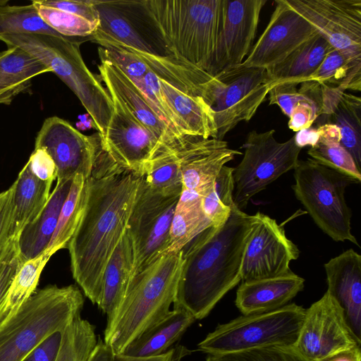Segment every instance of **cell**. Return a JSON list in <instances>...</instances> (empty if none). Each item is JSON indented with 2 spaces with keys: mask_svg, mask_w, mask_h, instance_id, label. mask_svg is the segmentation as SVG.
I'll return each instance as SVG.
<instances>
[{
  "mask_svg": "<svg viewBox=\"0 0 361 361\" xmlns=\"http://www.w3.org/2000/svg\"><path fill=\"white\" fill-rule=\"evenodd\" d=\"M267 0H222L220 30L210 75L242 64L255 39Z\"/></svg>",
  "mask_w": 361,
  "mask_h": 361,
  "instance_id": "ac0fdd59",
  "label": "cell"
},
{
  "mask_svg": "<svg viewBox=\"0 0 361 361\" xmlns=\"http://www.w3.org/2000/svg\"><path fill=\"white\" fill-rule=\"evenodd\" d=\"M269 104H276L288 118L294 105L300 101H309L322 105V93L314 81L281 82L274 85L269 92Z\"/></svg>",
  "mask_w": 361,
  "mask_h": 361,
  "instance_id": "b9f144b4",
  "label": "cell"
},
{
  "mask_svg": "<svg viewBox=\"0 0 361 361\" xmlns=\"http://www.w3.org/2000/svg\"><path fill=\"white\" fill-rule=\"evenodd\" d=\"M322 135L320 128L312 127L296 132L294 137L295 145L302 148L306 146L314 147L319 140Z\"/></svg>",
  "mask_w": 361,
  "mask_h": 361,
  "instance_id": "816d5d0a",
  "label": "cell"
},
{
  "mask_svg": "<svg viewBox=\"0 0 361 361\" xmlns=\"http://www.w3.org/2000/svg\"><path fill=\"white\" fill-rule=\"evenodd\" d=\"M25 262L18 246V238L12 237L0 257V305L19 269Z\"/></svg>",
  "mask_w": 361,
  "mask_h": 361,
  "instance_id": "ee69618b",
  "label": "cell"
},
{
  "mask_svg": "<svg viewBox=\"0 0 361 361\" xmlns=\"http://www.w3.org/2000/svg\"><path fill=\"white\" fill-rule=\"evenodd\" d=\"M322 105L309 101H300L293 107L288 117V128L298 132L312 126L321 114Z\"/></svg>",
  "mask_w": 361,
  "mask_h": 361,
  "instance_id": "7dc6e473",
  "label": "cell"
},
{
  "mask_svg": "<svg viewBox=\"0 0 361 361\" xmlns=\"http://www.w3.org/2000/svg\"><path fill=\"white\" fill-rule=\"evenodd\" d=\"M14 192V183L0 192V257L13 237Z\"/></svg>",
  "mask_w": 361,
  "mask_h": 361,
  "instance_id": "f6af8a7d",
  "label": "cell"
},
{
  "mask_svg": "<svg viewBox=\"0 0 361 361\" xmlns=\"http://www.w3.org/2000/svg\"><path fill=\"white\" fill-rule=\"evenodd\" d=\"M39 4L58 8L90 21L99 23V14L93 0H36Z\"/></svg>",
  "mask_w": 361,
  "mask_h": 361,
  "instance_id": "c3c4849f",
  "label": "cell"
},
{
  "mask_svg": "<svg viewBox=\"0 0 361 361\" xmlns=\"http://www.w3.org/2000/svg\"><path fill=\"white\" fill-rule=\"evenodd\" d=\"M270 20L252 47L242 65L267 68L273 66L318 33L302 16L290 8L284 0L275 1Z\"/></svg>",
  "mask_w": 361,
  "mask_h": 361,
  "instance_id": "d6986e66",
  "label": "cell"
},
{
  "mask_svg": "<svg viewBox=\"0 0 361 361\" xmlns=\"http://www.w3.org/2000/svg\"><path fill=\"white\" fill-rule=\"evenodd\" d=\"M51 256L45 250L25 261L15 275L0 305V326L34 293L42 270Z\"/></svg>",
  "mask_w": 361,
  "mask_h": 361,
  "instance_id": "e575fe53",
  "label": "cell"
},
{
  "mask_svg": "<svg viewBox=\"0 0 361 361\" xmlns=\"http://www.w3.org/2000/svg\"><path fill=\"white\" fill-rule=\"evenodd\" d=\"M327 290L341 307L346 323L361 341V256L350 248L324 264Z\"/></svg>",
  "mask_w": 361,
  "mask_h": 361,
  "instance_id": "44dd1931",
  "label": "cell"
},
{
  "mask_svg": "<svg viewBox=\"0 0 361 361\" xmlns=\"http://www.w3.org/2000/svg\"><path fill=\"white\" fill-rule=\"evenodd\" d=\"M242 154L230 149L226 141L190 136L183 146L180 159L182 190L205 197L212 190L222 167Z\"/></svg>",
  "mask_w": 361,
  "mask_h": 361,
  "instance_id": "ffe728a7",
  "label": "cell"
},
{
  "mask_svg": "<svg viewBox=\"0 0 361 361\" xmlns=\"http://www.w3.org/2000/svg\"><path fill=\"white\" fill-rule=\"evenodd\" d=\"M345 319L343 311L326 291L305 310V315L294 348L304 357L319 361L336 353L360 345Z\"/></svg>",
  "mask_w": 361,
  "mask_h": 361,
  "instance_id": "5bb4252c",
  "label": "cell"
},
{
  "mask_svg": "<svg viewBox=\"0 0 361 361\" xmlns=\"http://www.w3.org/2000/svg\"><path fill=\"white\" fill-rule=\"evenodd\" d=\"M183 309H173L161 321L134 340L122 354L149 357L160 355L176 343L195 321Z\"/></svg>",
  "mask_w": 361,
  "mask_h": 361,
  "instance_id": "f546056e",
  "label": "cell"
},
{
  "mask_svg": "<svg viewBox=\"0 0 361 361\" xmlns=\"http://www.w3.org/2000/svg\"><path fill=\"white\" fill-rule=\"evenodd\" d=\"M308 80L344 92L360 91L361 54L331 49Z\"/></svg>",
  "mask_w": 361,
  "mask_h": 361,
  "instance_id": "d6a6232c",
  "label": "cell"
},
{
  "mask_svg": "<svg viewBox=\"0 0 361 361\" xmlns=\"http://www.w3.org/2000/svg\"><path fill=\"white\" fill-rule=\"evenodd\" d=\"M293 176L295 195L317 226L334 240H348L359 247L351 232L352 212L344 195L355 182L310 158L299 160Z\"/></svg>",
  "mask_w": 361,
  "mask_h": 361,
  "instance_id": "ba28073f",
  "label": "cell"
},
{
  "mask_svg": "<svg viewBox=\"0 0 361 361\" xmlns=\"http://www.w3.org/2000/svg\"><path fill=\"white\" fill-rule=\"evenodd\" d=\"M178 354L173 349L154 357H137L114 353L104 341L99 337L87 361H178Z\"/></svg>",
  "mask_w": 361,
  "mask_h": 361,
  "instance_id": "bcb514c9",
  "label": "cell"
},
{
  "mask_svg": "<svg viewBox=\"0 0 361 361\" xmlns=\"http://www.w3.org/2000/svg\"><path fill=\"white\" fill-rule=\"evenodd\" d=\"M319 361H361L360 345H355Z\"/></svg>",
  "mask_w": 361,
  "mask_h": 361,
  "instance_id": "f5cc1de1",
  "label": "cell"
},
{
  "mask_svg": "<svg viewBox=\"0 0 361 361\" xmlns=\"http://www.w3.org/2000/svg\"><path fill=\"white\" fill-rule=\"evenodd\" d=\"M8 2V0H0V6L6 5Z\"/></svg>",
  "mask_w": 361,
  "mask_h": 361,
  "instance_id": "db71d44e",
  "label": "cell"
},
{
  "mask_svg": "<svg viewBox=\"0 0 361 361\" xmlns=\"http://www.w3.org/2000/svg\"><path fill=\"white\" fill-rule=\"evenodd\" d=\"M307 154L317 164L350 178L355 183L361 181L360 171L340 141L321 137Z\"/></svg>",
  "mask_w": 361,
  "mask_h": 361,
  "instance_id": "ab89813d",
  "label": "cell"
},
{
  "mask_svg": "<svg viewBox=\"0 0 361 361\" xmlns=\"http://www.w3.org/2000/svg\"><path fill=\"white\" fill-rule=\"evenodd\" d=\"M305 309L295 303L279 309L246 314L219 325L198 344L209 355L224 354L267 346L294 348Z\"/></svg>",
  "mask_w": 361,
  "mask_h": 361,
  "instance_id": "52a82bcc",
  "label": "cell"
},
{
  "mask_svg": "<svg viewBox=\"0 0 361 361\" xmlns=\"http://www.w3.org/2000/svg\"><path fill=\"white\" fill-rule=\"evenodd\" d=\"M334 48L319 33L302 43L279 63L266 68L271 87L281 82L307 81Z\"/></svg>",
  "mask_w": 361,
  "mask_h": 361,
  "instance_id": "83f0119b",
  "label": "cell"
},
{
  "mask_svg": "<svg viewBox=\"0 0 361 361\" xmlns=\"http://www.w3.org/2000/svg\"><path fill=\"white\" fill-rule=\"evenodd\" d=\"M52 183L38 178L27 161L14 182L13 237L19 238L23 228L39 216L49 199Z\"/></svg>",
  "mask_w": 361,
  "mask_h": 361,
  "instance_id": "1f68e13d",
  "label": "cell"
},
{
  "mask_svg": "<svg viewBox=\"0 0 361 361\" xmlns=\"http://www.w3.org/2000/svg\"><path fill=\"white\" fill-rule=\"evenodd\" d=\"M73 178L57 180L43 211L21 232L18 238V246L25 262L36 257L47 248L57 226L61 209L69 192Z\"/></svg>",
  "mask_w": 361,
  "mask_h": 361,
  "instance_id": "484cf974",
  "label": "cell"
},
{
  "mask_svg": "<svg viewBox=\"0 0 361 361\" xmlns=\"http://www.w3.org/2000/svg\"><path fill=\"white\" fill-rule=\"evenodd\" d=\"M335 49L361 54V0H284Z\"/></svg>",
  "mask_w": 361,
  "mask_h": 361,
  "instance_id": "2e32d148",
  "label": "cell"
},
{
  "mask_svg": "<svg viewBox=\"0 0 361 361\" xmlns=\"http://www.w3.org/2000/svg\"><path fill=\"white\" fill-rule=\"evenodd\" d=\"M97 341L94 326L78 314L62 332L55 361H87Z\"/></svg>",
  "mask_w": 361,
  "mask_h": 361,
  "instance_id": "74e56055",
  "label": "cell"
},
{
  "mask_svg": "<svg viewBox=\"0 0 361 361\" xmlns=\"http://www.w3.org/2000/svg\"><path fill=\"white\" fill-rule=\"evenodd\" d=\"M42 19L61 36L70 39L90 37L96 31L99 23L90 21L79 16L39 4L32 3Z\"/></svg>",
  "mask_w": 361,
  "mask_h": 361,
  "instance_id": "60d3db41",
  "label": "cell"
},
{
  "mask_svg": "<svg viewBox=\"0 0 361 361\" xmlns=\"http://www.w3.org/2000/svg\"><path fill=\"white\" fill-rule=\"evenodd\" d=\"M109 92L114 111L104 135H101L102 149L118 167L142 177L159 142L114 94Z\"/></svg>",
  "mask_w": 361,
  "mask_h": 361,
  "instance_id": "e0dca14e",
  "label": "cell"
},
{
  "mask_svg": "<svg viewBox=\"0 0 361 361\" xmlns=\"http://www.w3.org/2000/svg\"><path fill=\"white\" fill-rule=\"evenodd\" d=\"M84 297L75 285H48L0 326V361H22L49 336L63 332L80 314Z\"/></svg>",
  "mask_w": 361,
  "mask_h": 361,
  "instance_id": "5b68a950",
  "label": "cell"
},
{
  "mask_svg": "<svg viewBox=\"0 0 361 361\" xmlns=\"http://www.w3.org/2000/svg\"><path fill=\"white\" fill-rule=\"evenodd\" d=\"M180 196L158 192L140 178L126 226L133 251L132 278L167 252Z\"/></svg>",
  "mask_w": 361,
  "mask_h": 361,
  "instance_id": "8fae6325",
  "label": "cell"
},
{
  "mask_svg": "<svg viewBox=\"0 0 361 361\" xmlns=\"http://www.w3.org/2000/svg\"><path fill=\"white\" fill-rule=\"evenodd\" d=\"M257 217L232 208L226 222L195 237L181 250L183 265L173 302L195 319L207 317L242 279L246 245Z\"/></svg>",
  "mask_w": 361,
  "mask_h": 361,
  "instance_id": "7a4b0ae2",
  "label": "cell"
},
{
  "mask_svg": "<svg viewBox=\"0 0 361 361\" xmlns=\"http://www.w3.org/2000/svg\"><path fill=\"white\" fill-rule=\"evenodd\" d=\"M62 332L49 336L22 361H55L61 345Z\"/></svg>",
  "mask_w": 361,
  "mask_h": 361,
  "instance_id": "f907efd6",
  "label": "cell"
},
{
  "mask_svg": "<svg viewBox=\"0 0 361 361\" xmlns=\"http://www.w3.org/2000/svg\"><path fill=\"white\" fill-rule=\"evenodd\" d=\"M304 286L305 279L293 271L243 281L236 292L235 305L244 315L272 311L286 305Z\"/></svg>",
  "mask_w": 361,
  "mask_h": 361,
  "instance_id": "cb8c5ba5",
  "label": "cell"
},
{
  "mask_svg": "<svg viewBox=\"0 0 361 361\" xmlns=\"http://www.w3.org/2000/svg\"><path fill=\"white\" fill-rule=\"evenodd\" d=\"M257 223L245 247L243 281L279 276L292 271L290 262L297 259L300 250L289 240L282 225L257 212Z\"/></svg>",
  "mask_w": 361,
  "mask_h": 361,
  "instance_id": "9a60e30c",
  "label": "cell"
},
{
  "mask_svg": "<svg viewBox=\"0 0 361 361\" xmlns=\"http://www.w3.org/2000/svg\"><path fill=\"white\" fill-rule=\"evenodd\" d=\"M192 135L159 145L147 162L142 178L155 191L163 195H180L182 178L180 171L183 146Z\"/></svg>",
  "mask_w": 361,
  "mask_h": 361,
  "instance_id": "4dcf8cb0",
  "label": "cell"
},
{
  "mask_svg": "<svg viewBox=\"0 0 361 361\" xmlns=\"http://www.w3.org/2000/svg\"><path fill=\"white\" fill-rule=\"evenodd\" d=\"M133 251L127 230L123 234L105 267L98 307L111 317L126 293L132 279Z\"/></svg>",
  "mask_w": 361,
  "mask_h": 361,
  "instance_id": "4316f807",
  "label": "cell"
},
{
  "mask_svg": "<svg viewBox=\"0 0 361 361\" xmlns=\"http://www.w3.org/2000/svg\"><path fill=\"white\" fill-rule=\"evenodd\" d=\"M157 78L161 94L183 133L216 139L213 111L199 93L178 78Z\"/></svg>",
  "mask_w": 361,
  "mask_h": 361,
  "instance_id": "7402d4cb",
  "label": "cell"
},
{
  "mask_svg": "<svg viewBox=\"0 0 361 361\" xmlns=\"http://www.w3.org/2000/svg\"><path fill=\"white\" fill-rule=\"evenodd\" d=\"M86 197V180L80 174L72 180L68 196L63 204L55 231L46 251L52 256L67 248L81 219Z\"/></svg>",
  "mask_w": 361,
  "mask_h": 361,
  "instance_id": "d590c367",
  "label": "cell"
},
{
  "mask_svg": "<svg viewBox=\"0 0 361 361\" xmlns=\"http://www.w3.org/2000/svg\"><path fill=\"white\" fill-rule=\"evenodd\" d=\"M274 130L258 133L251 130L247 135L243 157L234 168L233 203L245 209L250 200L281 176L294 170L299 161L301 148L292 137L284 142L274 137Z\"/></svg>",
  "mask_w": 361,
  "mask_h": 361,
  "instance_id": "30bf717a",
  "label": "cell"
},
{
  "mask_svg": "<svg viewBox=\"0 0 361 361\" xmlns=\"http://www.w3.org/2000/svg\"><path fill=\"white\" fill-rule=\"evenodd\" d=\"M168 51L210 74L222 0H145Z\"/></svg>",
  "mask_w": 361,
  "mask_h": 361,
  "instance_id": "277c9868",
  "label": "cell"
},
{
  "mask_svg": "<svg viewBox=\"0 0 361 361\" xmlns=\"http://www.w3.org/2000/svg\"><path fill=\"white\" fill-rule=\"evenodd\" d=\"M233 171V167L223 166L212 190L202 199L204 214L214 228H220L226 222L235 205Z\"/></svg>",
  "mask_w": 361,
  "mask_h": 361,
  "instance_id": "8d00e7d4",
  "label": "cell"
},
{
  "mask_svg": "<svg viewBox=\"0 0 361 361\" xmlns=\"http://www.w3.org/2000/svg\"><path fill=\"white\" fill-rule=\"evenodd\" d=\"M93 2L99 14L94 34L150 54L164 56L171 54L145 0Z\"/></svg>",
  "mask_w": 361,
  "mask_h": 361,
  "instance_id": "7c38bea8",
  "label": "cell"
},
{
  "mask_svg": "<svg viewBox=\"0 0 361 361\" xmlns=\"http://www.w3.org/2000/svg\"><path fill=\"white\" fill-rule=\"evenodd\" d=\"M84 39H67L46 34L0 36L8 47H17L39 59L78 97L104 136L114 111L111 96L85 65L80 44Z\"/></svg>",
  "mask_w": 361,
  "mask_h": 361,
  "instance_id": "8992f818",
  "label": "cell"
},
{
  "mask_svg": "<svg viewBox=\"0 0 361 361\" xmlns=\"http://www.w3.org/2000/svg\"><path fill=\"white\" fill-rule=\"evenodd\" d=\"M101 147L99 133L85 135L58 116L44 120L35 143V149H45L54 161L56 180L71 179L77 174L89 178Z\"/></svg>",
  "mask_w": 361,
  "mask_h": 361,
  "instance_id": "4fadbf2b",
  "label": "cell"
},
{
  "mask_svg": "<svg viewBox=\"0 0 361 361\" xmlns=\"http://www.w3.org/2000/svg\"><path fill=\"white\" fill-rule=\"evenodd\" d=\"M322 93L320 124L336 125L341 132V144L361 170V99L338 89L320 85Z\"/></svg>",
  "mask_w": 361,
  "mask_h": 361,
  "instance_id": "d4e9b609",
  "label": "cell"
},
{
  "mask_svg": "<svg viewBox=\"0 0 361 361\" xmlns=\"http://www.w3.org/2000/svg\"><path fill=\"white\" fill-rule=\"evenodd\" d=\"M99 78L130 112L159 140V145L182 137L176 135L157 114L145 93L111 61L99 55Z\"/></svg>",
  "mask_w": 361,
  "mask_h": 361,
  "instance_id": "603a6c76",
  "label": "cell"
},
{
  "mask_svg": "<svg viewBox=\"0 0 361 361\" xmlns=\"http://www.w3.org/2000/svg\"><path fill=\"white\" fill-rule=\"evenodd\" d=\"M100 149L80 222L68 245L73 277L85 295L98 303L105 267L126 230L139 180Z\"/></svg>",
  "mask_w": 361,
  "mask_h": 361,
  "instance_id": "6da1fadb",
  "label": "cell"
},
{
  "mask_svg": "<svg viewBox=\"0 0 361 361\" xmlns=\"http://www.w3.org/2000/svg\"><path fill=\"white\" fill-rule=\"evenodd\" d=\"M182 250L162 255L134 276L123 300L107 319L104 342L118 354L170 312L180 278Z\"/></svg>",
  "mask_w": 361,
  "mask_h": 361,
  "instance_id": "3957f363",
  "label": "cell"
},
{
  "mask_svg": "<svg viewBox=\"0 0 361 361\" xmlns=\"http://www.w3.org/2000/svg\"><path fill=\"white\" fill-rule=\"evenodd\" d=\"M51 71L39 59L17 47L0 53V104H10L31 86L37 75Z\"/></svg>",
  "mask_w": 361,
  "mask_h": 361,
  "instance_id": "f1b7e54d",
  "label": "cell"
},
{
  "mask_svg": "<svg viewBox=\"0 0 361 361\" xmlns=\"http://www.w3.org/2000/svg\"><path fill=\"white\" fill-rule=\"evenodd\" d=\"M206 361H311L294 348L267 346L224 354L209 355Z\"/></svg>",
  "mask_w": 361,
  "mask_h": 361,
  "instance_id": "7bdbcfd3",
  "label": "cell"
},
{
  "mask_svg": "<svg viewBox=\"0 0 361 361\" xmlns=\"http://www.w3.org/2000/svg\"><path fill=\"white\" fill-rule=\"evenodd\" d=\"M202 199L195 192L182 190L171 223L170 245L166 252L180 251L197 235L214 228L204 214Z\"/></svg>",
  "mask_w": 361,
  "mask_h": 361,
  "instance_id": "836d02e7",
  "label": "cell"
},
{
  "mask_svg": "<svg viewBox=\"0 0 361 361\" xmlns=\"http://www.w3.org/2000/svg\"><path fill=\"white\" fill-rule=\"evenodd\" d=\"M19 34H46L66 38L54 30L42 19L32 4L25 6H0V36Z\"/></svg>",
  "mask_w": 361,
  "mask_h": 361,
  "instance_id": "f35d334b",
  "label": "cell"
},
{
  "mask_svg": "<svg viewBox=\"0 0 361 361\" xmlns=\"http://www.w3.org/2000/svg\"><path fill=\"white\" fill-rule=\"evenodd\" d=\"M27 162L32 172L38 178L52 182L57 178L55 163L45 149H35Z\"/></svg>",
  "mask_w": 361,
  "mask_h": 361,
  "instance_id": "681fc988",
  "label": "cell"
},
{
  "mask_svg": "<svg viewBox=\"0 0 361 361\" xmlns=\"http://www.w3.org/2000/svg\"><path fill=\"white\" fill-rule=\"evenodd\" d=\"M271 88L262 68L240 64L214 75L202 98L213 111L216 139L223 140L239 123L250 121Z\"/></svg>",
  "mask_w": 361,
  "mask_h": 361,
  "instance_id": "9c48e42d",
  "label": "cell"
}]
</instances>
